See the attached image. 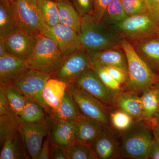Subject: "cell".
<instances>
[{
	"label": "cell",
	"instance_id": "4316f807",
	"mask_svg": "<svg viewBox=\"0 0 159 159\" xmlns=\"http://www.w3.org/2000/svg\"><path fill=\"white\" fill-rule=\"evenodd\" d=\"M142 93L141 99L144 121L148 123L159 110V94L154 86L145 89Z\"/></svg>",
	"mask_w": 159,
	"mask_h": 159
},
{
	"label": "cell",
	"instance_id": "44dd1931",
	"mask_svg": "<svg viewBox=\"0 0 159 159\" xmlns=\"http://www.w3.org/2000/svg\"><path fill=\"white\" fill-rule=\"evenodd\" d=\"M81 115L79 108L67 88L61 103L49 114L51 122L57 123L75 121Z\"/></svg>",
	"mask_w": 159,
	"mask_h": 159
},
{
	"label": "cell",
	"instance_id": "9a60e30c",
	"mask_svg": "<svg viewBox=\"0 0 159 159\" xmlns=\"http://www.w3.org/2000/svg\"><path fill=\"white\" fill-rule=\"evenodd\" d=\"M90 147L97 159L119 157L120 143L109 126L106 125Z\"/></svg>",
	"mask_w": 159,
	"mask_h": 159
},
{
	"label": "cell",
	"instance_id": "d4e9b609",
	"mask_svg": "<svg viewBox=\"0 0 159 159\" xmlns=\"http://www.w3.org/2000/svg\"><path fill=\"white\" fill-rule=\"evenodd\" d=\"M20 121L28 122H51L49 115L36 101L26 97V102L19 117Z\"/></svg>",
	"mask_w": 159,
	"mask_h": 159
},
{
	"label": "cell",
	"instance_id": "f907efd6",
	"mask_svg": "<svg viewBox=\"0 0 159 159\" xmlns=\"http://www.w3.org/2000/svg\"></svg>",
	"mask_w": 159,
	"mask_h": 159
},
{
	"label": "cell",
	"instance_id": "ac0fdd59",
	"mask_svg": "<svg viewBox=\"0 0 159 159\" xmlns=\"http://www.w3.org/2000/svg\"><path fill=\"white\" fill-rule=\"evenodd\" d=\"M130 43L139 57L154 72L158 74L159 35L147 38Z\"/></svg>",
	"mask_w": 159,
	"mask_h": 159
},
{
	"label": "cell",
	"instance_id": "8d00e7d4",
	"mask_svg": "<svg viewBox=\"0 0 159 159\" xmlns=\"http://www.w3.org/2000/svg\"><path fill=\"white\" fill-rule=\"evenodd\" d=\"M80 17L93 14V0H70Z\"/></svg>",
	"mask_w": 159,
	"mask_h": 159
},
{
	"label": "cell",
	"instance_id": "d590c367",
	"mask_svg": "<svg viewBox=\"0 0 159 159\" xmlns=\"http://www.w3.org/2000/svg\"><path fill=\"white\" fill-rule=\"evenodd\" d=\"M113 0H93L92 15L97 23H100L106 10Z\"/></svg>",
	"mask_w": 159,
	"mask_h": 159
},
{
	"label": "cell",
	"instance_id": "bcb514c9",
	"mask_svg": "<svg viewBox=\"0 0 159 159\" xmlns=\"http://www.w3.org/2000/svg\"><path fill=\"white\" fill-rule=\"evenodd\" d=\"M154 87L157 90V91L158 93L159 96V80L154 85H153Z\"/></svg>",
	"mask_w": 159,
	"mask_h": 159
},
{
	"label": "cell",
	"instance_id": "3957f363",
	"mask_svg": "<svg viewBox=\"0 0 159 159\" xmlns=\"http://www.w3.org/2000/svg\"><path fill=\"white\" fill-rule=\"evenodd\" d=\"M152 130L145 121H134L122 133L119 157L147 159V149L153 139Z\"/></svg>",
	"mask_w": 159,
	"mask_h": 159
},
{
	"label": "cell",
	"instance_id": "836d02e7",
	"mask_svg": "<svg viewBox=\"0 0 159 159\" xmlns=\"http://www.w3.org/2000/svg\"><path fill=\"white\" fill-rule=\"evenodd\" d=\"M122 2L129 16L148 14L146 0H122Z\"/></svg>",
	"mask_w": 159,
	"mask_h": 159
},
{
	"label": "cell",
	"instance_id": "7c38bea8",
	"mask_svg": "<svg viewBox=\"0 0 159 159\" xmlns=\"http://www.w3.org/2000/svg\"><path fill=\"white\" fill-rule=\"evenodd\" d=\"M38 35L21 28L14 30L4 38L7 52L20 59L28 60L34 51Z\"/></svg>",
	"mask_w": 159,
	"mask_h": 159
},
{
	"label": "cell",
	"instance_id": "7bdbcfd3",
	"mask_svg": "<svg viewBox=\"0 0 159 159\" xmlns=\"http://www.w3.org/2000/svg\"><path fill=\"white\" fill-rule=\"evenodd\" d=\"M50 159H68L66 150L51 145Z\"/></svg>",
	"mask_w": 159,
	"mask_h": 159
},
{
	"label": "cell",
	"instance_id": "c3c4849f",
	"mask_svg": "<svg viewBox=\"0 0 159 159\" xmlns=\"http://www.w3.org/2000/svg\"><path fill=\"white\" fill-rule=\"evenodd\" d=\"M158 28H159V20H158Z\"/></svg>",
	"mask_w": 159,
	"mask_h": 159
},
{
	"label": "cell",
	"instance_id": "cb8c5ba5",
	"mask_svg": "<svg viewBox=\"0 0 159 159\" xmlns=\"http://www.w3.org/2000/svg\"><path fill=\"white\" fill-rule=\"evenodd\" d=\"M19 28L10 0H0V37L5 38Z\"/></svg>",
	"mask_w": 159,
	"mask_h": 159
},
{
	"label": "cell",
	"instance_id": "277c9868",
	"mask_svg": "<svg viewBox=\"0 0 159 159\" xmlns=\"http://www.w3.org/2000/svg\"><path fill=\"white\" fill-rule=\"evenodd\" d=\"M67 57L53 39L40 34L27 62L31 69L52 75Z\"/></svg>",
	"mask_w": 159,
	"mask_h": 159
},
{
	"label": "cell",
	"instance_id": "2e32d148",
	"mask_svg": "<svg viewBox=\"0 0 159 159\" xmlns=\"http://www.w3.org/2000/svg\"><path fill=\"white\" fill-rule=\"evenodd\" d=\"M31 69L27 61L9 54L0 57V84H14Z\"/></svg>",
	"mask_w": 159,
	"mask_h": 159
},
{
	"label": "cell",
	"instance_id": "83f0119b",
	"mask_svg": "<svg viewBox=\"0 0 159 159\" xmlns=\"http://www.w3.org/2000/svg\"><path fill=\"white\" fill-rule=\"evenodd\" d=\"M11 110L19 118L26 102L25 97L14 84H0Z\"/></svg>",
	"mask_w": 159,
	"mask_h": 159
},
{
	"label": "cell",
	"instance_id": "ee69618b",
	"mask_svg": "<svg viewBox=\"0 0 159 159\" xmlns=\"http://www.w3.org/2000/svg\"><path fill=\"white\" fill-rule=\"evenodd\" d=\"M12 111L2 90L0 89V116Z\"/></svg>",
	"mask_w": 159,
	"mask_h": 159
},
{
	"label": "cell",
	"instance_id": "ffe728a7",
	"mask_svg": "<svg viewBox=\"0 0 159 159\" xmlns=\"http://www.w3.org/2000/svg\"><path fill=\"white\" fill-rule=\"evenodd\" d=\"M74 124L75 121L51 122L49 132L51 145L66 150L75 140Z\"/></svg>",
	"mask_w": 159,
	"mask_h": 159
},
{
	"label": "cell",
	"instance_id": "f35d334b",
	"mask_svg": "<svg viewBox=\"0 0 159 159\" xmlns=\"http://www.w3.org/2000/svg\"><path fill=\"white\" fill-rule=\"evenodd\" d=\"M148 14L158 23L159 20V0H146Z\"/></svg>",
	"mask_w": 159,
	"mask_h": 159
},
{
	"label": "cell",
	"instance_id": "d6986e66",
	"mask_svg": "<svg viewBox=\"0 0 159 159\" xmlns=\"http://www.w3.org/2000/svg\"><path fill=\"white\" fill-rule=\"evenodd\" d=\"M105 126L106 125L96 119L81 114L75 120V140L90 146Z\"/></svg>",
	"mask_w": 159,
	"mask_h": 159
},
{
	"label": "cell",
	"instance_id": "f6af8a7d",
	"mask_svg": "<svg viewBox=\"0 0 159 159\" xmlns=\"http://www.w3.org/2000/svg\"><path fill=\"white\" fill-rule=\"evenodd\" d=\"M9 54L6 50V43L4 37H0V57Z\"/></svg>",
	"mask_w": 159,
	"mask_h": 159
},
{
	"label": "cell",
	"instance_id": "603a6c76",
	"mask_svg": "<svg viewBox=\"0 0 159 159\" xmlns=\"http://www.w3.org/2000/svg\"><path fill=\"white\" fill-rule=\"evenodd\" d=\"M1 147L0 159H29L19 130L6 139Z\"/></svg>",
	"mask_w": 159,
	"mask_h": 159
},
{
	"label": "cell",
	"instance_id": "52a82bcc",
	"mask_svg": "<svg viewBox=\"0 0 159 159\" xmlns=\"http://www.w3.org/2000/svg\"><path fill=\"white\" fill-rule=\"evenodd\" d=\"M51 76V74L31 69L14 83L25 97L39 103L49 115L51 109L43 99V91Z\"/></svg>",
	"mask_w": 159,
	"mask_h": 159
},
{
	"label": "cell",
	"instance_id": "30bf717a",
	"mask_svg": "<svg viewBox=\"0 0 159 159\" xmlns=\"http://www.w3.org/2000/svg\"><path fill=\"white\" fill-rule=\"evenodd\" d=\"M87 52L81 48L68 56L51 77L65 82L68 85L74 83L84 71L90 67Z\"/></svg>",
	"mask_w": 159,
	"mask_h": 159
},
{
	"label": "cell",
	"instance_id": "4fadbf2b",
	"mask_svg": "<svg viewBox=\"0 0 159 159\" xmlns=\"http://www.w3.org/2000/svg\"><path fill=\"white\" fill-rule=\"evenodd\" d=\"M74 84L110 108H114L113 99L115 93L104 85L92 67L84 71Z\"/></svg>",
	"mask_w": 159,
	"mask_h": 159
},
{
	"label": "cell",
	"instance_id": "74e56055",
	"mask_svg": "<svg viewBox=\"0 0 159 159\" xmlns=\"http://www.w3.org/2000/svg\"><path fill=\"white\" fill-rule=\"evenodd\" d=\"M105 68L113 78L120 83L122 86L128 82L129 76L128 73L125 71L116 67H108Z\"/></svg>",
	"mask_w": 159,
	"mask_h": 159
},
{
	"label": "cell",
	"instance_id": "7dc6e473",
	"mask_svg": "<svg viewBox=\"0 0 159 159\" xmlns=\"http://www.w3.org/2000/svg\"><path fill=\"white\" fill-rule=\"evenodd\" d=\"M52 1H55V2H60V1H70V0H52Z\"/></svg>",
	"mask_w": 159,
	"mask_h": 159
},
{
	"label": "cell",
	"instance_id": "681fc988",
	"mask_svg": "<svg viewBox=\"0 0 159 159\" xmlns=\"http://www.w3.org/2000/svg\"></svg>",
	"mask_w": 159,
	"mask_h": 159
},
{
	"label": "cell",
	"instance_id": "484cf974",
	"mask_svg": "<svg viewBox=\"0 0 159 159\" xmlns=\"http://www.w3.org/2000/svg\"><path fill=\"white\" fill-rule=\"evenodd\" d=\"M59 23L74 29L77 33L80 31L81 18L70 1L57 2Z\"/></svg>",
	"mask_w": 159,
	"mask_h": 159
},
{
	"label": "cell",
	"instance_id": "60d3db41",
	"mask_svg": "<svg viewBox=\"0 0 159 159\" xmlns=\"http://www.w3.org/2000/svg\"><path fill=\"white\" fill-rule=\"evenodd\" d=\"M51 144L50 143L49 133H48L46 137L45 140L43 142L41 150L40 152L38 159H50V152H51Z\"/></svg>",
	"mask_w": 159,
	"mask_h": 159
},
{
	"label": "cell",
	"instance_id": "5b68a950",
	"mask_svg": "<svg viewBox=\"0 0 159 159\" xmlns=\"http://www.w3.org/2000/svg\"><path fill=\"white\" fill-rule=\"evenodd\" d=\"M113 29L129 43L159 35L158 23L148 14L129 16Z\"/></svg>",
	"mask_w": 159,
	"mask_h": 159
},
{
	"label": "cell",
	"instance_id": "ab89813d",
	"mask_svg": "<svg viewBox=\"0 0 159 159\" xmlns=\"http://www.w3.org/2000/svg\"><path fill=\"white\" fill-rule=\"evenodd\" d=\"M146 156L147 159H159V144L154 139L148 145Z\"/></svg>",
	"mask_w": 159,
	"mask_h": 159
},
{
	"label": "cell",
	"instance_id": "e575fe53",
	"mask_svg": "<svg viewBox=\"0 0 159 159\" xmlns=\"http://www.w3.org/2000/svg\"><path fill=\"white\" fill-rule=\"evenodd\" d=\"M92 67L97 73L104 85L111 90L115 93L123 90L122 85L113 78L105 67L99 66Z\"/></svg>",
	"mask_w": 159,
	"mask_h": 159
},
{
	"label": "cell",
	"instance_id": "1f68e13d",
	"mask_svg": "<svg viewBox=\"0 0 159 159\" xmlns=\"http://www.w3.org/2000/svg\"><path fill=\"white\" fill-rule=\"evenodd\" d=\"M110 121L114 129L122 133L128 129L135 121L128 114L116 108L110 111Z\"/></svg>",
	"mask_w": 159,
	"mask_h": 159
},
{
	"label": "cell",
	"instance_id": "7a4b0ae2",
	"mask_svg": "<svg viewBox=\"0 0 159 159\" xmlns=\"http://www.w3.org/2000/svg\"><path fill=\"white\" fill-rule=\"evenodd\" d=\"M121 46L127 57L129 76L128 82L122 86V90L139 93L154 85L159 80V74L154 72L139 57L128 41L123 39Z\"/></svg>",
	"mask_w": 159,
	"mask_h": 159
},
{
	"label": "cell",
	"instance_id": "b9f144b4",
	"mask_svg": "<svg viewBox=\"0 0 159 159\" xmlns=\"http://www.w3.org/2000/svg\"><path fill=\"white\" fill-rule=\"evenodd\" d=\"M147 123L152 130L154 139L159 144V110L155 115L151 121Z\"/></svg>",
	"mask_w": 159,
	"mask_h": 159
},
{
	"label": "cell",
	"instance_id": "9c48e42d",
	"mask_svg": "<svg viewBox=\"0 0 159 159\" xmlns=\"http://www.w3.org/2000/svg\"><path fill=\"white\" fill-rule=\"evenodd\" d=\"M51 123L20 121V132L29 159L38 158L44 140L48 133Z\"/></svg>",
	"mask_w": 159,
	"mask_h": 159
},
{
	"label": "cell",
	"instance_id": "ba28073f",
	"mask_svg": "<svg viewBox=\"0 0 159 159\" xmlns=\"http://www.w3.org/2000/svg\"><path fill=\"white\" fill-rule=\"evenodd\" d=\"M17 17L19 28L39 35L44 23L40 15L37 0H10Z\"/></svg>",
	"mask_w": 159,
	"mask_h": 159
},
{
	"label": "cell",
	"instance_id": "f546056e",
	"mask_svg": "<svg viewBox=\"0 0 159 159\" xmlns=\"http://www.w3.org/2000/svg\"><path fill=\"white\" fill-rule=\"evenodd\" d=\"M41 17L44 25L52 27L59 24V10L57 2L52 0H37Z\"/></svg>",
	"mask_w": 159,
	"mask_h": 159
},
{
	"label": "cell",
	"instance_id": "e0dca14e",
	"mask_svg": "<svg viewBox=\"0 0 159 159\" xmlns=\"http://www.w3.org/2000/svg\"><path fill=\"white\" fill-rule=\"evenodd\" d=\"M131 91L122 90L114 94L113 107L125 112L135 121H144L141 97Z\"/></svg>",
	"mask_w": 159,
	"mask_h": 159
},
{
	"label": "cell",
	"instance_id": "7402d4cb",
	"mask_svg": "<svg viewBox=\"0 0 159 159\" xmlns=\"http://www.w3.org/2000/svg\"><path fill=\"white\" fill-rule=\"evenodd\" d=\"M67 88L68 84L59 80L51 77L48 80L43 89V97L51 110L59 106Z\"/></svg>",
	"mask_w": 159,
	"mask_h": 159
},
{
	"label": "cell",
	"instance_id": "d6a6232c",
	"mask_svg": "<svg viewBox=\"0 0 159 159\" xmlns=\"http://www.w3.org/2000/svg\"><path fill=\"white\" fill-rule=\"evenodd\" d=\"M68 159H97L90 146L75 140L66 150Z\"/></svg>",
	"mask_w": 159,
	"mask_h": 159
},
{
	"label": "cell",
	"instance_id": "4dcf8cb0",
	"mask_svg": "<svg viewBox=\"0 0 159 159\" xmlns=\"http://www.w3.org/2000/svg\"><path fill=\"white\" fill-rule=\"evenodd\" d=\"M19 117L12 111L0 116V143L1 146L5 141L19 130Z\"/></svg>",
	"mask_w": 159,
	"mask_h": 159
},
{
	"label": "cell",
	"instance_id": "5bb4252c",
	"mask_svg": "<svg viewBox=\"0 0 159 159\" xmlns=\"http://www.w3.org/2000/svg\"><path fill=\"white\" fill-rule=\"evenodd\" d=\"M91 67H116L128 74L127 57L121 46L99 51H87Z\"/></svg>",
	"mask_w": 159,
	"mask_h": 159
},
{
	"label": "cell",
	"instance_id": "8992f818",
	"mask_svg": "<svg viewBox=\"0 0 159 159\" xmlns=\"http://www.w3.org/2000/svg\"><path fill=\"white\" fill-rule=\"evenodd\" d=\"M68 88L81 114L96 119L107 126L110 125L109 107L75 84H69Z\"/></svg>",
	"mask_w": 159,
	"mask_h": 159
},
{
	"label": "cell",
	"instance_id": "8fae6325",
	"mask_svg": "<svg viewBox=\"0 0 159 159\" xmlns=\"http://www.w3.org/2000/svg\"><path fill=\"white\" fill-rule=\"evenodd\" d=\"M41 34L53 39L66 56L82 48L77 31L60 23L52 27L44 25Z\"/></svg>",
	"mask_w": 159,
	"mask_h": 159
},
{
	"label": "cell",
	"instance_id": "f1b7e54d",
	"mask_svg": "<svg viewBox=\"0 0 159 159\" xmlns=\"http://www.w3.org/2000/svg\"><path fill=\"white\" fill-rule=\"evenodd\" d=\"M128 17L124 10L122 0H113L106 10L101 23L113 28Z\"/></svg>",
	"mask_w": 159,
	"mask_h": 159
},
{
	"label": "cell",
	"instance_id": "6da1fadb",
	"mask_svg": "<svg viewBox=\"0 0 159 159\" xmlns=\"http://www.w3.org/2000/svg\"><path fill=\"white\" fill-rule=\"evenodd\" d=\"M78 35L82 48L86 51H99L121 46L122 37L111 27L97 23L92 14L81 17Z\"/></svg>",
	"mask_w": 159,
	"mask_h": 159
}]
</instances>
